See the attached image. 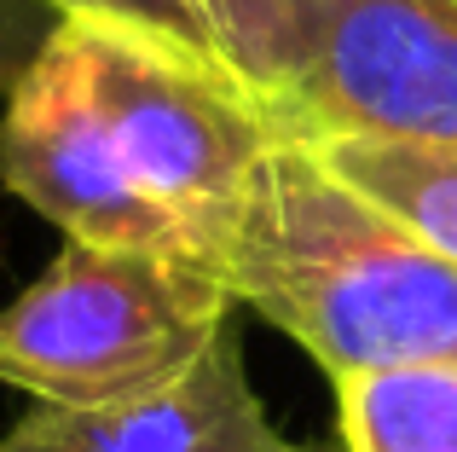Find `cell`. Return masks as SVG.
I'll return each instance as SVG.
<instances>
[{"label":"cell","mask_w":457,"mask_h":452,"mask_svg":"<svg viewBox=\"0 0 457 452\" xmlns=\"http://www.w3.org/2000/svg\"><path fill=\"white\" fill-rule=\"evenodd\" d=\"M214 267L162 249L70 244L0 307V383L35 406L93 412L179 383L232 325Z\"/></svg>","instance_id":"obj_2"},{"label":"cell","mask_w":457,"mask_h":452,"mask_svg":"<svg viewBox=\"0 0 457 452\" xmlns=\"http://www.w3.org/2000/svg\"><path fill=\"white\" fill-rule=\"evenodd\" d=\"M0 452H324L267 418L244 372L237 319L179 383L93 412L35 406L0 435Z\"/></svg>","instance_id":"obj_6"},{"label":"cell","mask_w":457,"mask_h":452,"mask_svg":"<svg viewBox=\"0 0 457 452\" xmlns=\"http://www.w3.org/2000/svg\"><path fill=\"white\" fill-rule=\"evenodd\" d=\"M197 29L209 35L214 58L232 81H244L284 128V105H290V0H186ZM290 134V128H284Z\"/></svg>","instance_id":"obj_9"},{"label":"cell","mask_w":457,"mask_h":452,"mask_svg":"<svg viewBox=\"0 0 457 452\" xmlns=\"http://www.w3.org/2000/svg\"><path fill=\"white\" fill-rule=\"evenodd\" d=\"M312 146L353 192H365L377 209H388L405 232H417L435 255L457 267V146L388 134H330Z\"/></svg>","instance_id":"obj_7"},{"label":"cell","mask_w":457,"mask_h":452,"mask_svg":"<svg viewBox=\"0 0 457 452\" xmlns=\"http://www.w3.org/2000/svg\"><path fill=\"white\" fill-rule=\"evenodd\" d=\"M290 139L457 146V0H290Z\"/></svg>","instance_id":"obj_4"},{"label":"cell","mask_w":457,"mask_h":452,"mask_svg":"<svg viewBox=\"0 0 457 452\" xmlns=\"http://www.w3.org/2000/svg\"><path fill=\"white\" fill-rule=\"evenodd\" d=\"M0 180L70 244L191 255L179 226L134 186L111 122L87 93L64 23L0 105Z\"/></svg>","instance_id":"obj_5"},{"label":"cell","mask_w":457,"mask_h":452,"mask_svg":"<svg viewBox=\"0 0 457 452\" xmlns=\"http://www.w3.org/2000/svg\"><path fill=\"white\" fill-rule=\"evenodd\" d=\"M76 18H111V23H134V29H151L162 35V41L186 46V53L209 58V64H220L209 46V35L197 29V18L186 12V0H64Z\"/></svg>","instance_id":"obj_11"},{"label":"cell","mask_w":457,"mask_h":452,"mask_svg":"<svg viewBox=\"0 0 457 452\" xmlns=\"http://www.w3.org/2000/svg\"><path fill=\"white\" fill-rule=\"evenodd\" d=\"M64 35L134 186L179 226L191 255L214 267L261 163L290 134L244 81L151 29L70 12Z\"/></svg>","instance_id":"obj_3"},{"label":"cell","mask_w":457,"mask_h":452,"mask_svg":"<svg viewBox=\"0 0 457 452\" xmlns=\"http://www.w3.org/2000/svg\"><path fill=\"white\" fill-rule=\"evenodd\" d=\"M214 272L237 307L302 342L330 383L457 365V267L353 192L312 139L272 146Z\"/></svg>","instance_id":"obj_1"},{"label":"cell","mask_w":457,"mask_h":452,"mask_svg":"<svg viewBox=\"0 0 457 452\" xmlns=\"http://www.w3.org/2000/svg\"><path fill=\"white\" fill-rule=\"evenodd\" d=\"M347 452H457V365H400L336 383Z\"/></svg>","instance_id":"obj_8"},{"label":"cell","mask_w":457,"mask_h":452,"mask_svg":"<svg viewBox=\"0 0 457 452\" xmlns=\"http://www.w3.org/2000/svg\"><path fill=\"white\" fill-rule=\"evenodd\" d=\"M64 18H70L64 0H0V105L29 76V64L46 53V41L58 35Z\"/></svg>","instance_id":"obj_10"}]
</instances>
